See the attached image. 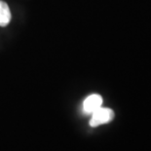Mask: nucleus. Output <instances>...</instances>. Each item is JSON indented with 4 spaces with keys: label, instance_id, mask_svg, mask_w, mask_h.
Here are the masks:
<instances>
[{
    "label": "nucleus",
    "instance_id": "nucleus-1",
    "mask_svg": "<svg viewBox=\"0 0 151 151\" xmlns=\"http://www.w3.org/2000/svg\"><path fill=\"white\" fill-rule=\"evenodd\" d=\"M90 119V126L99 127L101 125L109 123L114 118V111L107 107H99L94 113H92Z\"/></svg>",
    "mask_w": 151,
    "mask_h": 151
},
{
    "label": "nucleus",
    "instance_id": "nucleus-2",
    "mask_svg": "<svg viewBox=\"0 0 151 151\" xmlns=\"http://www.w3.org/2000/svg\"><path fill=\"white\" fill-rule=\"evenodd\" d=\"M102 101H102L101 96H99L98 94L90 95L89 97H87L85 99L84 102H83V110H84L86 114L94 113L97 109L101 107Z\"/></svg>",
    "mask_w": 151,
    "mask_h": 151
},
{
    "label": "nucleus",
    "instance_id": "nucleus-3",
    "mask_svg": "<svg viewBox=\"0 0 151 151\" xmlns=\"http://www.w3.org/2000/svg\"><path fill=\"white\" fill-rule=\"evenodd\" d=\"M11 11L7 3L0 1V27H6L11 21Z\"/></svg>",
    "mask_w": 151,
    "mask_h": 151
}]
</instances>
